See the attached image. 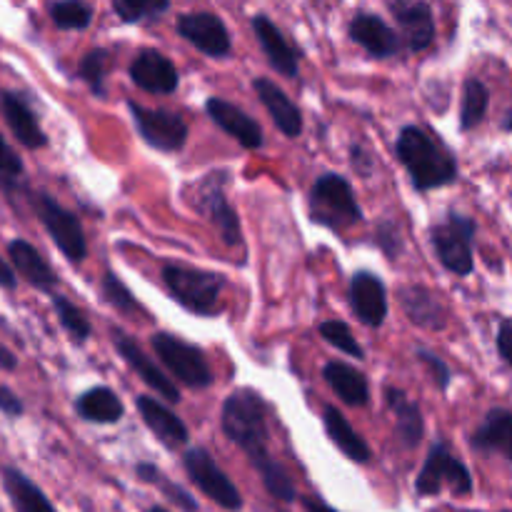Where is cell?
<instances>
[{"label":"cell","instance_id":"cell-36","mask_svg":"<svg viewBox=\"0 0 512 512\" xmlns=\"http://www.w3.org/2000/svg\"><path fill=\"white\" fill-rule=\"evenodd\" d=\"M100 293H103L105 303L118 310L120 315H135L143 310L138 300H135V295L125 288V283L113 270H105L103 280H100Z\"/></svg>","mask_w":512,"mask_h":512},{"label":"cell","instance_id":"cell-16","mask_svg":"<svg viewBox=\"0 0 512 512\" xmlns=\"http://www.w3.org/2000/svg\"><path fill=\"white\" fill-rule=\"evenodd\" d=\"M253 33L258 38L260 48H263L265 58H268L270 68L278 70L283 78H298L300 73V50L285 38L283 30L268 18V15H255L253 18Z\"/></svg>","mask_w":512,"mask_h":512},{"label":"cell","instance_id":"cell-26","mask_svg":"<svg viewBox=\"0 0 512 512\" xmlns=\"http://www.w3.org/2000/svg\"><path fill=\"white\" fill-rule=\"evenodd\" d=\"M385 400H388L390 413L395 415V435H398L400 445H403L405 450H415L425 435L423 410H420V405L415 403V400H410L403 390L388 388Z\"/></svg>","mask_w":512,"mask_h":512},{"label":"cell","instance_id":"cell-49","mask_svg":"<svg viewBox=\"0 0 512 512\" xmlns=\"http://www.w3.org/2000/svg\"><path fill=\"white\" fill-rule=\"evenodd\" d=\"M148 512H170V510H165L163 505H153V508H148Z\"/></svg>","mask_w":512,"mask_h":512},{"label":"cell","instance_id":"cell-5","mask_svg":"<svg viewBox=\"0 0 512 512\" xmlns=\"http://www.w3.org/2000/svg\"><path fill=\"white\" fill-rule=\"evenodd\" d=\"M310 220L330 230H345L363 220V208L343 175L325 173L310 188Z\"/></svg>","mask_w":512,"mask_h":512},{"label":"cell","instance_id":"cell-17","mask_svg":"<svg viewBox=\"0 0 512 512\" xmlns=\"http://www.w3.org/2000/svg\"><path fill=\"white\" fill-rule=\"evenodd\" d=\"M0 110H3V118L5 123H8L10 133L15 135V140H18L23 148L40 150L48 145V135L40 128L38 115L30 108L28 98H25L23 93H15V90L0 93Z\"/></svg>","mask_w":512,"mask_h":512},{"label":"cell","instance_id":"cell-46","mask_svg":"<svg viewBox=\"0 0 512 512\" xmlns=\"http://www.w3.org/2000/svg\"><path fill=\"white\" fill-rule=\"evenodd\" d=\"M0 370H5V373H13V370H18V355H15L13 350L3 343H0Z\"/></svg>","mask_w":512,"mask_h":512},{"label":"cell","instance_id":"cell-43","mask_svg":"<svg viewBox=\"0 0 512 512\" xmlns=\"http://www.w3.org/2000/svg\"><path fill=\"white\" fill-rule=\"evenodd\" d=\"M495 345H498L500 358L512 368V318H503L498 325V335H495Z\"/></svg>","mask_w":512,"mask_h":512},{"label":"cell","instance_id":"cell-12","mask_svg":"<svg viewBox=\"0 0 512 512\" xmlns=\"http://www.w3.org/2000/svg\"><path fill=\"white\" fill-rule=\"evenodd\" d=\"M180 38L188 40L190 45L205 53L208 58H225L233 50L230 33L223 20L213 13H185L175 23Z\"/></svg>","mask_w":512,"mask_h":512},{"label":"cell","instance_id":"cell-27","mask_svg":"<svg viewBox=\"0 0 512 512\" xmlns=\"http://www.w3.org/2000/svg\"><path fill=\"white\" fill-rule=\"evenodd\" d=\"M323 425H325V433H328V438L333 440V445L345 455V458L353 460V463H360V465L370 463V458H373V450H370V445L365 443L363 435H360L358 430L348 423V418H345L338 408L328 405V408L323 410Z\"/></svg>","mask_w":512,"mask_h":512},{"label":"cell","instance_id":"cell-7","mask_svg":"<svg viewBox=\"0 0 512 512\" xmlns=\"http://www.w3.org/2000/svg\"><path fill=\"white\" fill-rule=\"evenodd\" d=\"M443 490H450L458 498H468L473 493V475H470L468 465L460 458H455L448 443L438 440L430 448L428 460H425L423 470L415 480V493L420 498H435Z\"/></svg>","mask_w":512,"mask_h":512},{"label":"cell","instance_id":"cell-3","mask_svg":"<svg viewBox=\"0 0 512 512\" xmlns=\"http://www.w3.org/2000/svg\"><path fill=\"white\" fill-rule=\"evenodd\" d=\"M163 283L173 300H178L188 313L200 315V318H213L220 313L225 280L218 273L170 263L163 268Z\"/></svg>","mask_w":512,"mask_h":512},{"label":"cell","instance_id":"cell-44","mask_svg":"<svg viewBox=\"0 0 512 512\" xmlns=\"http://www.w3.org/2000/svg\"><path fill=\"white\" fill-rule=\"evenodd\" d=\"M0 288L3 290L18 288V273H15L13 263H5L3 255H0Z\"/></svg>","mask_w":512,"mask_h":512},{"label":"cell","instance_id":"cell-47","mask_svg":"<svg viewBox=\"0 0 512 512\" xmlns=\"http://www.w3.org/2000/svg\"><path fill=\"white\" fill-rule=\"evenodd\" d=\"M300 503H303L305 512H338L335 508H330L323 498H315V495H305V498H300Z\"/></svg>","mask_w":512,"mask_h":512},{"label":"cell","instance_id":"cell-40","mask_svg":"<svg viewBox=\"0 0 512 512\" xmlns=\"http://www.w3.org/2000/svg\"><path fill=\"white\" fill-rule=\"evenodd\" d=\"M418 360L420 363L425 365V368L430 370V375H433V383L438 385L440 390H445L450 385V380H453V373H450V368L448 365L443 363V360L438 358V355L435 353H430V350H418Z\"/></svg>","mask_w":512,"mask_h":512},{"label":"cell","instance_id":"cell-2","mask_svg":"<svg viewBox=\"0 0 512 512\" xmlns=\"http://www.w3.org/2000/svg\"><path fill=\"white\" fill-rule=\"evenodd\" d=\"M395 155L408 170L410 183L418 193L453 185L460 175V165L443 140L420 125H405L395 143Z\"/></svg>","mask_w":512,"mask_h":512},{"label":"cell","instance_id":"cell-32","mask_svg":"<svg viewBox=\"0 0 512 512\" xmlns=\"http://www.w3.org/2000/svg\"><path fill=\"white\" fill-rule=\"evenodd\" d=\"M135 475H138V480H143V483L158 488L160 493L170 500V503L178 505L183 512H198V503H195L193 495H190L185 488H180L178 483H173V480H170L168 475L158 468V465L138 463L135 465Z\"/></svg>","mask_w":512,"mask_h":512},{"label":"cell","instance_id":"cell-45","mask_svg":"<svg viewBox=\"0 0 512 512\" xmlns=\"http://www.w3.org/2000/svg\"><path fill=\"white\" fill-rule=\"evenodd\" d=\"M353 165L360 175H365V178L373 173V160L368 158V153H365L360 145H353Z\"/></svg>","mask_w":512,"mask_h":512},{"label":"cell","instance_id":"cell-39","mask_svg":"<svg viewBox=\"0 0 512 512\" xmlns=\"http://www.w3.org/2000/svg\"><path fill=\"white\" fill-rule=\"evenodd\" d=\"M25 178V165L20 160V155L15 153L8 145V140L0 135V188L5 193H15V190L23 188Z\"/></svg>","mask_w":512,"mask_h":512},{"label":"cell","instance_id":"cell-24","mask_svg":"<svg viewBox=\"0 0 512 512\" xmlns=\"http://www.w3.org/2000/svg\"><path fill=\"white\" fill-rule=\"evenodd\" d=\"M253 90L258 93L260 103L265 105V110H268L273 123L278 125V130L285 138H298V135L303 133V113H300L298 105L285 95L283 88H278V85L268 78H255Z\"/></svg>","mask_w":512,"mask_h":512},{"label":"cell","instance_id":"cell-11","mask_svg":"<svg viewBox=\"0 0 512 512\" xmlns=\"http://www.w3.org/2000/svg\"><path fill=\"white\" fill-rule=\"evenodd\" d=\"M225 183L228 175L225 173H210L198 183V193H195V208L213 223L218 235L223 238L225 245L240 243V218L233 208H230L228 198H225Z\"/></svg>","mask_w":512,"mask_h":512},{"label":"cell","instance_id":"cell-4","mask_svg":"<svg viewBox=\"0 0 512 512\" xmlns=\"http://www.w3.org/2000/svg\"><path fill=\"white\" fill-rule=\"evenodd\" d=\"M475 233H478V223L458 210H450L440 223L430 228V243H433L435 255L443 268L458 278H465L475 268Z\"/></svg>","mask_w":512,"mask_h":512},{"label":"cell","instance_id":"cell-35","mask_svg":"<svg viewBox=\"0 0 512 512\" xmlns=\"http://www.w3.org/2000/svg\"><path fill=\"white\" fill-rule=\"evenodd\" d=\"M170 0H113V10L123 23H148L168 13Z\"/></svg>","mask_w":512,"mask_h":512},{"label":"cell","instance_id":"cell-10","mask_svg":"<svg viewBox=\"0 0 512 512\" xmlns=\"http://www.w3.org/2000/svg\"><path fill=\"white\" fill-rule=\"evenodd\" d=\"M130 115H133V123L138 128V135L150 145V148L160 150V153H178L185 148V140H188V123L183 120V115L173 113V110L165 108H143V105L128 103Z\"/></svg>","mask_w":512,"mask_h":512},{"label":"cell","instance_id":"cell-42","mask_svg":"<svg viewBox=\"0 0 512 512\" xmlns=\"http://www.w3.org/2000/svg\"><path fill=\"white\" fill-rule=\"evenodd\" d=\"M0 413H3L5 418H13V420L23 418L25 415L23 400H20L8 385H0Z\"/></svg>","mask_w":512,"mask_h":512},{"label":"cell","instance_id":"cell-50","mask_svg":"<svg viewBox=\"0 0 512 512\" xmlns=\"http://www.w3.org/2000/svg\"><path fill=\"white\" fill-rule=\"evenodd\" d=\"M463 512H480V510H463ZM503 512H508V510H503Z\"/></svg>","mask_w":512,"mask_h":512},{"label":"cell","instance_id":"cell-14","mask_svg":"<svg viewBox=\"0 0 512 512\" xmlns=\"http://www.w3.org/2000/svg\"><path fill=\"white\" fill-rule=\"evenodd\" d=\"M130 80L150 95H170L180 85V75L173 60L153 48H143L135 55L130 63Z\"/></svg>","mask_w":512,"mask_h":512},{"label":"cell","instance_id":"cell-30","mask_svg":"<svg viewBox=\"0 0 512 512\" xmlns=\"http://www.w3.org/2000/svg\"><path fill=\"white\" fill-rule=\"evenodd\" d=\"M323 375H325V383L330 385V390H333L340 400H345L348 405H355V408L368 405L370 385L358 368L333 360V363L325 365Z\"/></svg>","mask_w":512,"mask_h":512},{"label":"cell","instance_id":"cell-13","mask_svg":"<svg viewBox=\"0 0 512 512\" xmlns=\"http://www.w3.org/2000/svg\"><path fill=\"white\" fill-rule=\"evenodd\" d=\"M395 23H398L400 40L413 53H423L435 40L433 10L425 0H393L390 3Z\"/></svg>","mask_w":512,"mask_h":512},{"label":"cell","instance_id":"cell-28","mask_svg":"<svg viewBox=\"0 0 512 512\" xmlns=\"http://www.w3.org/2000/svg\"><path fill=\"white\" fill-rule=\"evenodd\" d=\"M3 490L8 495L10 505H13L15 512H58L55 505L50 503L48 495L23 473V470L3 468Z\"/></svg>","mask_w":512,"mask_h":512},{"label":"cell","instance_id":"cell-41","mask_svg":"<svg viewBox=\"0 0 512 512\" xmlns=\"http://www.w3.org/2000/svg\"><path fill=\"white\" fill-rule=\"evenodd\" d=\"M378 245L383 248V253L388 255L390 260H395L403 250V243H400V233H398V225L393 220H383L378 223Z\"/></svg>","mask_w":512,"mask_h":512},{"label":"cell","instance_id":"cell-20","mask_svg":"<svg viewBox=\"0 0 512 512\" xmlns=\"http://www.w3.org/2000/svg\"><path fill=\"white\" fill-rule=\"evenodd\" d=\"M350 38L373 58H393L403 48L400 33H395L380 15L358 13L350 20Z\"/></svg>","mask_w":512,"mask_h":512},{"label":"cell","instance_id":"cell-38","mask_svg":"<svg viewBox=\"0 0 512 512\" xmlns=\"http://www.w3.org/2000/svg\"><path fill=\"white\" fill-rule=\"evenodd\" d=\"M318 333L323 335L325 343H330L333 348H338L340 353L350 355V358H358V360L365 358L363 345L355 340V335L350 333V328L343 323V320H328V323H320Z\"/></svg>","mask_w":512,"mask_h":512},{"label":"cell","instance_id":"cell-25","mask_svg":"<svg viewBox=\"0 0 512 512\" xmlns=\"http://www.w3.org/2000/svg\"><path fill=\"white\" fill-rule=\"evenodd\" d=\"M400 305H403L405 315L413 320L418 328L425 330H443L448 323V313L445 305L433 290L423 288V285H408L400 290Z\"/></svg>","mask_w":512,"mask_h":512},{"label":"cell","instance_id":"cell-15","mask_svg":"<svg viewBox=\"0 0 512 512\" xmlns=\"http://www.w3.org/2000/svg\"><path fill=\"white\" fill-rule=\"evenodd\" d=\"M113 345L115 350H118V355H123L125 363L133 368L135 375H140V380H143L153 393L163 395L168 403H180L178 385L163 373V368H158V365L143 353V348H140L128 333H123V330H113Z\"/></svg>","mask_w":512,"mask_h":512},{"label":"cell","instance_id":"cell-21","mask_svg":"<svg viewBox=\"0 0 512 512\" xmlns=\"http://www.w3.org/2000/svg\"><path fill=\"white\" fill-rule=\"evenodd\" d=\"M138 405V413L143 418V423L148 425L150 433L160 440L168 450H180L188 445V425L178 418L170 408H165L158 398H150V395H140L135 400Z\"/></svg>","mask_w":512,"mask_h":512},{"label":"cell","instance_id":"cell-48","mask_svg":"<svg viewBox=\"0 0 512 512\" xmlns=\"http://www.w3.org/2000/svg\"><path fill=\"white\" fill-rule=\"evenodd\" d=\"M500 128H503L505 133H512V105L505 110V118H503V123H500Z\"/></svg>","mask_w":512,"mask_h":512},{"label":"cell","instance_id":"cell-23","mask_svg":"<svg viewBox=\"0 0 512 512\" xmlns=\"http://www.w3.org/2000/svg\"><path fill=\"white\" fill-rule=\"evenodd\" d=\"M475 453L500 455L512 463V410L493 408L485 413L483 423L470 435Z\"/></svg>","mask_w":512,"mask_h":512},{"label":"cell","instance_id":"cell-33","mask_svg":"<svg viewBox=\"0 0 512 512\" xmlns=\"http://www.w3.org/2000/svg\"><path fill=\"white\" fill-rule=\"evenodd\" d=\"M48 13L58 30H85L93 23V8L85 0H55Z\"/></svg>","mask_w":512,"mask_h":512},{"label":"cell","instance_id":"cell-1","mask_svg":"<svg viewBox=\"0 0 512 512\" xmlns=\"http://www.w3.org/2000/svg\"><path fill=\"white\" fill-rule=\"evenodd\" d=\"M220 428L233 445H238L248 455L250 465L263 480L265 490L280 503H295L298 490L288 470L270 455L268 450V405L263 395L250 388L233 390L225 398L223 413H220Z\"/></svg>","mask_w":512,"mask_h":512},{"label":"cell","instance_id":"cell-22","mask_svg":"<svg viewBox=\"0 0 512 512\" xmlns=\"http://www.w3.org/2000/svg\"><path fill=\"white\" fill-rule=\"evenodd\" d=\"M8 258L13 263L18 278H23L25 283L33 285L40 293H50L58 288V275H55L53 265L40 255V250L35 245H30L28 240H10L8 243Z\"/></svg>","mask_w":512,"mask_h":512},{"label":"cell","instance_id":"cell-29","mask_svg":"<svg viewBox=\"0 0 512 512\" xmlns=\"http://www.w3.org/2000/svg\"><path fill=\"white\" fill-rule=\"evenodd\" d=\"M75 413L85 423L113 425L118 420H123L125 405L115 395V390L98 385V388H90L83 395H78V400H75Z\"/></svg>","mask_w":512,"mask_h":512},{"label":"cell","instance_id":"cell-6","mask_svg":"<svg viewBox=\"0 0 512 512\" xmlns=\"http://www.w3.org/2000/svg\"><path fill=\"white\" fill-rule=\"evenodd\" d=\"M150 345H153L158 360L168 368V373L175 380H180V383L193 390H205L213 385V368H210L208 358H205L198 345L188 343V340L178 338L173 333H165V330L155 333L150 338Z\"/></svg>","mask_w":512,"mask_h":512},{"label":"cell","instance_id":"cell-31","mask_svg":"<svg viewBox=\"0 0 512 512\" xmlns=\"http://www.w3.org/2000/svg\"><path fill=\"white\" fill-rule=\"evenodd\" d=\"M490 108V90L483 80L468 78L463 83V98H460V130L470 133L485 120Z\"/></svg>","mask_w":512,"mask_h":512},{"label":"cell","instance_id":"cell-34","mask_svg":"<svg viewBox=\"0 0 512 512\" xmlns=\"http://www.w3.org/2000/svg\"><path fill=\"white\" fill-rule=\"evenodd\" d=\"M53 310L58 315V323L65 333L73 338V343H85V340L93 335V325H90L88 315L78 308L75 303H70L63 295H53Z\"/></svg>","mask_w":512,"mask_h":512},{"label":"cell","instance_id":"cell-19","mask_svg":"<svg viewBox=\"0 0 512 512\" xmlns=\"http://www.w3.org/2000/svg\"><path fill=\"white\" fill-rule=\"evenodd\" d=\"M205 110H208L210 120H213L220 130H225L230 138L238 140L245 150L263 148V128H260L258 120H255L253 115L245 113L243 108L228 103V100L210 98L208 103H205Z\"/></svg>","mask_w":512,"mask_h":512},{"label":"cell","instance_id":"cell-8","mask_svg":"<svg viewBox=\"0 0 512 512\" xmlns=\"http://www.w3.org/2000/svg\"><path fill=\"white\" fill-rule=\"evenodd\" d=\"M30 205H33L35 215H38V220L43 223V228L48 230L55 248L65 255V260H70L73 265L83 263L85 255H88V240H85L83 225H80L78 215L70 213L68 208H63V205L48 193L30 195Z\"/></svg>","mask_w":512,"mask_h":512},{"label":"cell","instance_id":"cell-9","mask_svg":"<svg viewBox=\"0 0 512 512\" xmlns=\"http://www.w3.org/2000/svg\"><path fill=\"white\" fill-rule=\"evenodd\" d=\"M183 468L185 475L190 478V483L200 490L208 500H213L215 505H220L228 512H240L243 510V495H240L238 485L223 473L218 463H215L213 455L205 448H190L183 455Z\"/></svg>","mask_w":512,"mask_h":512},{"label":"cell","instance_id":"cell-18","mask_svg":"<svg viewBox=\"0 0 512 512\" xmlns=\"http://www.w3.org/2000/svg\"><path fill=\"white\" fill-rule=\"evenodd\" d=\"M350 308L358 315V320L368 328H380L388 315V290L378 275L355 273L350 280Z\"/></svg>","mask_w":512,"mask_h":512},{"label":"cell","instance_id":"cell-37","mask_svg":"<svg viewBox=\"0 0 512 512\" xmlns=\"http://www.w3.org/2000/svg\"><path fill=\"white\" fill-rule=\"evenodd\" d=\"M105 75H108V50L95 48L83 55L78 65V78L90 88V93L103 98L105 95Z\"/></svg>","mask_w":512,"mask_h":512}]
</instances>
